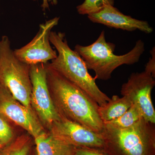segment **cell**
<instances>
[{"mask_svg": "<svg viewBox=\"0 0 155 155\" xmlns=\"http://www.w3.org/2000/svg\"><path fill=\"white\" fill-rule=\"evenodd\" d=\"M46 64L48 86L53 101L61 116L102 133L104 122L99 105L82 90Z\"/></svg>", "mask_w": 155, "mask_h": 155, "instance_id": "1", "label": "cell"}, {"mask_svg": "<svg viewBox=\"0 0 155 155\" xmlns=\"http://www.w3.org/2000/svg\"><path fill=\"white\" fill-rule=\"evenodd\" d=\"M50 41L55 48L58 54L51 63L48 62L49 67L82 90L99 106L109 101L110 98L99 88L95 78L89 73L83 59L69 47L65 34L51 31Z\"/></svg>", "mask_w": 155, "mask_h": 155, "instance_id": "2", "label": "cell"}, {"mask_svg": "<svg viewBox=\"0 0 155 155\" xmlns=\"http://www.w3.org/2000/svg\"><path fill=\"white\" fill-rule=\"evenodd\" d=\"M116 45L107 42L103 31L95 41L88 46L77 45L75 50L82 58L87 69L95 73L96 79L106 81L111 78L115 69L123 65H133L139 61L145 51L144 42L139 40L132 49L122 55L114 54Z\"/></svg>", "mask_w": 155, "mask_h": 155, "instance_id": "3", "label": "cell"}, {"mask_svg": "<svg viewBox=\"0 0 155 155\" xmlns=\"http://www.w3.org/2000/svg\"><path fill=\"white\" fill-rule=\"evenodd\" d=\"M103 150L109 155H155V124L143 118L124 129L104 125Z\"/></svg>", "mask_w": 155, "mask_h": 155, "instance_id": "4", "label": "cell"}, {"mask_svg": "<svg viewBox=\"0 0 155 155\" xmlns=\"http://www.w3.org/2000/svg\"><path fill=\"white\" fill-rule=\"evenodd\" d=\"M29 68V65L19 61L14 55L8 37H2L0 40V82L18 101L31 108Z\"/></svg>", "mask_w": 155, "mask_h": 155, "instance_id": "5", "label": "cell"}, {"mask_svg": "<svg viewBox=\"0 0 155 155\" xmlns=\"http://www.w3.org/2000/svg\"><path fill=\"white\" fill-rule=\"evenodd\" d=\"M31 105L42 125L49 129L53 122L61 119L48 86L46 64L31 65Z\"/></svg>", "mask_w": 155, "mask_h": 155, "instance_id": "6", "label": "cell"}, {"mask_svg": "<svg viewBox=\"0 0 155 155\" xmlns=\"http://www.w3.org/2000/svg\"><path fill=\"white\" fill-rule=\"evenodd\" d=\"M49 130L50 134L55 138L76 148L103 150L105 145L102 134L62 116L53 122Z\"/></svg>", "mask_w": 155, "mask_h": 155, "instance_id": "7", "label": "cell"}, {"mask_svg": "<svg viewBox=\"0 0 155 155\" xmlns=\"http://www.w3.org/2000/svg\"><path fill=\"white\" fill-rule=\"evenodd\" d=\"M155 78L145 71L134 72L127 82L122 84L121 94L129 99L138 108L147 122L155 124V110L152 101V91Z\"/></svg>", "mask_w": 155, "mask_h": 155, "instance_id": "8", "label": "cell"}, {"mask_svg": "<svg viewBox=\"0 0 155 155\" xmlns=\"http://www.w3.org/2000/svg\"><path fill=\"white\" fill-rule=\"evenodd\" d=\"M0 114L10 123L23 128L33 138L45 132L42 124L32 109L18 101L1 82Z\"/></svg>", "mask_w": 155, "mask_h": 155, "instance_id": "9", "label": "cell"}, {"mask_svg": "<svg viewBox=\"0 0 155 155\" xmlns=\"http://www.w3.org/2000/svg\"><path fill=\"white\" fill-rule=\"evenodd\" d=\"M59 19V17H55L41 24L36 36L29 43L14 51L17 59L29 66L46 64L55 59L58 54L50 44V35L52 29L58 25Z\"/></svg>", "mask_w": 155, "mask_h": 155, "instance_id": "10", "label": "cell"}, {"mask_svg": "<svg viewBox=\"0 0 155 155\" xmlns=\"http://www.w3.org/2000/svg\"><path fill=\"white\" fill-rule=\"evenodd\" d=\"M92 22L127 31L140 30L146 34L153 31L147 21L132 18L121 13L114 5H109L97 13L87 15Z\"/></svg>", "mask_w": 155, "mask_h": 155, "instance_id": "11", "label": "cell"}, {"mask_svg": "<svg viewBox=\"0 0 155 155\" xmlns=\"http://www.w3.org/2000/svg\"><path fill=\"white\" fill-rule=\"evenodd\" d=\"M35 140L38 155H73L76 148L45 132Z\"/></svg>", "mask_w": 155, "mask_h": 155, "instance_id": "12", "label": "cell"}, {"mask_svg": "<svg viewBox=\"0 0 155 155\" xmlns=\"http://www.w3.org/2000/svg\"><path fill=\"white\" fill-rule=\"evenodd\" d=\"M132 105L127 97L114 95L105 104L99 106L98 111L103 122H109L122 116Z\"/></svg>", "mask_w": 155, "mask_h": 155, "instance_id": "13", "label": "cell"}, {"mask_svg": "<svg viewBox=\"0 0 155 155\" xmlns=\"http://www.w3.org/2000/svg\"><path fill=\"white\" fill-rule=\"evenodd\" d=\"M143 116L138 108L132 104L123 115L109 122H104V125L118 128L124 129L134 125L139 120L142 119Z\"/></svg>", "mask_w": 155, "mask_h": 155, "instance_id": "14", "label": "cell"}, {"mask_svg": "<svg viewBox=\"0 0 155 155\" xmlns=\"http://www.w3.org/2000/svg\"><path fill=\"white\" fill-rule=\"evenodd\" d=\"M31 149V139L27 135L14 139L0 150V155H28Z\"/></svg>", "mask_w": 155, "mask_h": 155, "instance_id": "15", "label": "cell"}, {"mask_svg": "<svg viewBox=\"0 0 155 155\" xmlns=\"http://www.w3.org/2000/svg\"><path fill=\"white\" fill-rule=\"evenodd\" d=\"M109 5H114V0H84L77 6V12L81 15H88L98 12Z\"/></svg>", "mask_w": 155, "mask_h": 155, "instance_id": "16", "label": "cell"}, {"mask_svg": "<svg viewBox=\"0 0 155 155\" xmlns=\"http://www.w3.org/2000/svg\"><path fill=\"white\" fill-rule=\"evenodd\" d=\"M11 123L0 114V143L3 146L14 140V131Z\"/></svg>", "mask_w": 155, "mask_h": 155, "instance_id": "17", "label": "cell"}, {"mask_svg": "<svg viewBox=\"0 0 155 155\" xmlns=\"http://www.w3.org/2000/svg\"><path fill=\"white\" fill-rule=\"evenodd\" d=\"M73 155H109L103 150L76 148Z\"/></svg>", "mask_w": 155, "mask_h": 155, "instance_id": "18", "label": "cell"}, {"mask_svg": "<svg viewBox=\"0 0 155 155\" xmlns=\"http://www.w3.org/2000/svg\"><path fill=\"white\" fill-rule=\"evenodd\" d=\"M155 47L150 51L151 57L150 58L148 62L145 66L144 71L151 75L154 78L155 77Z\"/></svg>", "mask_w": 155, "mask_h": 155, "instance_id": "19", "label": "cell"}, {"mask_svg": "<svg viewBox=\"0 0 155 155\" xmlns=\"http://www.w3.org/2000/svg\"><path fill=\"white\" fill-rule=\"evenodd\" d=\"M58 2V0H43L41 7L43 8V10L45 11V9L49 8V3H51L52 5H56Z\"/></svg>", "mask_w": 155, "mask_h": 155, "instance_id": "20", "label": "cell"}, {"mask_svg": "<svg viewBox=\"0 0 155 155\" xmlns=\"http://www.w3.org/2000/svg\"><path fill=\"white\" fill-rule=\"evenodd\" d=\"M4 146H3V145L2 144V143H0V150L2 149V148L4 147Z\"/></svg>", "mask_w": 155, "mask_h": 155, "instance_id": "21", "label": "cell"}]
</instances>
